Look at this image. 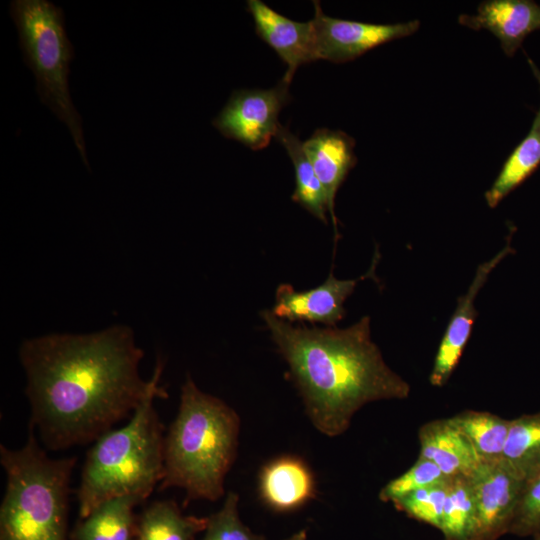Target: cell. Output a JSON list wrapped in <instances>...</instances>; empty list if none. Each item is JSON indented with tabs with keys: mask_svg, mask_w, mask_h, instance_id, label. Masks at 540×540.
<instances>
[{
	"mask_svg": "<svg viewBox=\"0 0 540 540\" xmlns=\"http://www.w3.org/2000/svg\"><path fill=\"white\" fill-rule=\"evenodd\" d=\"M167 397L165 388L158 384L125 426L111 429L94 441L76 490L79 519L115 497L137 495L146 500L159 485L165 436L154 400Z\"/></svg>",
	"mask_w": 540,
	"mask_h": 540,
	"instance_id": "obj_4",
	"label": "cell"
},
{
	"mask_svg": "<svg viewBox=\"0 0 540 540\" xmlns=\"http://www.w3.org/2000/svg\"><path fill=\"white\" fill-rule=\"evenodd\" d=\"M289 85L282 78L270 89L234 91L212 125L224 137L252 150L267 147L281 125V109L291 100Z\"/></svg>",
	"mask_w": 540,
	"mask_h": 540,
	"instance_id": "obj_7",
	"label": "cell"
},
{
	"mask_svg": "<svg viewBox=\"0 0 540 540\" xmlns=\"http://www.w3.org/2000/svg\"><path fill=\"white\" fill-rule=\"evenodd\" d=\"M310 20L315 60L343 63L354 60L384 43L407 37L419 29L420 21L374 24L325 15L319 1Z\"/></svg>",
	"mask_w": 540,
	"mask_h": 540,
	"instance_id": "obj_8",
	"label": "cell"
},
{
	"mask_svg": "<svg viewBox=\"0 0 540 540\" xmlns=\"http://www.w3.org/2000/svg\"><path fill=\"white\" fill-rule=\"evenodd\" d=\"M246 3L257 35L274 49L287 65L283 79L290 83L300 65L316 61L310 20H291L260 0H248Z\"/></svg>",
	"mask_w": 540,
	"mask_h": 540,
	"instance_id": "obj_13",
	"label": "cell"
},
{
	"mask_svg": "<svg viewBox=\"0 0 540 540\" xmlns=\"http://www.w3.org/2000/svg\"><path fill=\"white\" fill-rule=\"evenodd\" d=\"M354 147L355 141L351 136L343 131L327 128L317 129L303 142V149L325 191L336 236L335 197L357 162Z\"/></svg>",
	"mask_w": 540,
	"mask_h": 540,
	"instance_id": "obj_15",
	"label": "cell"
},
{
	"mask_svg": "<svg viewBox=\"0 0 540 540\" xmlns=\"http://www.w3.org/2000/svg\"><path fill=\"white\" fill-rule=\"evenodd\" d=\"M502 459L524 477L540 466V412L510 420Z\"/></svg>",
	"mask_w": 540,
	"mask_h": 540,
	"instance_id": "obj_22",
	"label": "cell"
},
{
	"mask_svg": "<svg viewBox=\"0 0 540 540\" xmlns=\"http://www.w3.org/2000/svg\"><path fill=\"white\" fill-rule=\"evenodd\" d=\"M447 477L430 460L418 457L403 474L390 480L379 492V499L393 504L406 495L429 486L443 483Z\"/></svg>",
	"mask_w": 540,
	"mask_h": 540,
	"instance_id": "obj_24",
	"label": "cell"
},
{
	"mask_svg": "<svg viewBox=\"0 0 540 540\" xmlns=\"http://www.w3.org/2000/svg\"><path fill=\"white\" fill-rule=\"evenodd\" d=\"M23 447L0 445L6 487L0 507V540H71L70 482L76 457L50 458L29 424Z\"/></svg>",
	"mask_w": 540,
	"mask_h": 540,
	"instance_id": "obj_5",
	"label": "cell"
},
{
	"mask_svg": "<svg viewBox=\"0 0 540 540\" xmlns=\"http://www.w3.org/2000/svg\"><path fill=\"white\" fill-rule=\"evenodd\" d=\"M10 14L16 25L20 48L36 79V91L69 129L85 166L89 168L80 114L69 90L73 46L65 30L62 8L47 0H14Z\"/></svg>",
	"mask_w": 540,
	"mask_h": 540,
	"instance_id": "obj_6",
	"label": "cell"
},
{
	"mask_svg": "<svg viewBox=\"0 0 540 540\" xmlns=\"http://www.w3.org/2000/svg\"><path fill=\"white\" fill-rule=\"evenodd\" d=\"M458 22L474 30L490 31L511 57L530 33L540 30V5L531 0H486L479 4L476 14H461Z\"/></svg>",
	"mask_w": 540,
	"mask_h": 540,
	"instance_id": "obj_12",
	"label": "cell"
},
{
	"mask_svg": "<svg viewBox=\"0 0 540 540\" xmlns=\"http://www.w3.org/2000/svg\"><path fill=\"white\" fill-rule=\"evenodd\" d=\"M377 259L368 272L356 279L339 280L330 271L328 278L319 286L296 291L290 284H280L275 294L272 313L287 322H309L336 327L345 316L344 302L353 293L358 282L372 277Z\"/></svg>",
	"mask_w": 540,
	"mask_h": 540,
	"instance_id": "obj_10",
	"label": "cell"
},
{
	"mask_svg": "<svg viewBox=\"0 0 540 540\" xmlns=\"http://www.w3.org/2000/svg\"><path fill=\"white\" fill-rule=\"evenodd\" d=\"M475 502L469 476L447 478L440 531L445 540H467L474 523Z\"/></svg>",
	"mask_w": 540,
	"mask_h": 540,
	"instance_id": "obj_23",
	"label": "cell"
},
{
	"mask_svg": "<svg viewBox=\"0 0 540 540\" xmlns=\"http://www.w3.org/2000/svg\"><path fill=\"white\" fill-rule=\"evenodd\" d=\"M261 316L320 433L343 434L370 402L408 398L410 385L389 368L371 340L368 316L344 329L294 326L268 310Z\"/></svg>",
	"mask_w": 540,
	"mask_h": 540,
	"instance_id": "obj_2",
	"label": "cell"
},
{
	"mask_svg": "<svg viewBox=\"0 0 540 540\" xmlns=\"http://www.w3.org/2000/svg\"><path fill=\"white\" fill-rule=\"evenodd\" d=\"M145 499L124 495L99 505L84 519H79L70 532L71 540H135L134 508Z\"/></svg>",
	"mask_w": 540,
	"mask_h": 540,
	"instance_id": "obj_17",
	"label": "cell"
},
{
	"mask_svg": "<svg viewBox=\"0 0 540 540\" xmlns=\"http://www.w3.org/2000/svg\"><path fill=\"white\" fill-rule=\"evenodd\" d=\"M509 240L510 236L504 248L490 260L478 266L467 292L458 298L456 309L451 316L435 356L434 365L429 377L431 385L436 387L444 386L456 368L470 338L473 323L478 316L474 305L475 298L492 270L508 254L513 252Z\"/></svg>",
	"mask_w": 540,
	"mask_h": 540,
	"instance_id": "obj_11",
	"label": "cell"
},
{
	"mask_svg": "<svg viewBox=\"0 0 540 540\" xmlns=\"http://www.w3.org/2000/svg\"><path fill=\"white\" fill-rule=\"evenodd\" d=\"M446 482L416 490L394 503V506L409 517L441 527L443 506L446 497Z\"/></svg>",
	"mask_w": 540,
	"mask_h": 540,
	"instance_id": "obj_27",
	"label": "cell"
},
{
	"mask_svg": "<svg viewBox=\"0 0 540 540\" xmlns=\"http://www.w3.org/2000/svg\"><path fill=\"white\" fill-rule=\"evenodd\" d=\"M239 495L233 491L226 494L222 507L208 516L207 527L201 540H265L241 520L238 511Z\"/></svg>",
	"mask_w": 540,
	"mask_h": 540,
	"instance_id": "obj_25",
	"label": "cell"
},
{
	"mask_svg": "<svg viewBox=\"0 0 540 540\" xmlns=\"http://www.w3.org/2000/svg\"><path fill=\"white\" fill-rule=\"evenodd\" d=\"M207 523L208 517L184 515L174 500H157L137 515L135 540H194Z\"/></svg>",
	"mask_w": 540,
	"mask_h": 540,
	"instance_id": "obj_19",
	"label": "cell"
},
{
	"mask_svg": "<svg viewBox=\"0 0 540 540\" xmlns=\"http://www.w3.org/2000/svg\"><path fill=\"white\" fill-rule=\"evenodd\" d=\"M533 538H534V540H540V535H537V536H535Z\"/></svg>",
	"mask_w": 540,
	"mask_h": 540,
	"instance_id": "obj_29",
	"label": "cell"
},
{
	"mask_svg": "<svg viewBox=\"0 0 540 540\" xmlns=\"http://www.w3.org/2000/svg\"><path fill=\"white\" fill-rule=\"evenodd\" d=\"M509 533L520 537L540 535V466L524 477Z\"/></svg>",
	"mask_w": 540,
	"mask_h": 540,
	"instance_id": "obj_26",
	"label": "cell"
},
{
	"mask_svg": "<svg viewBox=\"0 0 540 540\" xmlns=\"http://www.w3.org/2000/svg\"><path fill=\"white\" fill-rule=\"evenodd\" d=\"M239 431L237 412L201 391L187 374L178 413L164 437V471L158 490L183 489V507L193 500L223 497L226 475L237 457Z\"/></svg>",
	"mask_w": 540,
	"mask_h": 540,
	"instance_id": "obj_3",
	"label": "cell"
},
{
	"mask_svg": "<svg viewBox=\"0 0 540 540\" xmlns=\"http://www.w3.org/2000/svg\"><path fill=\"white\" fill-rule=\"evenodd\" d=\"M528 63L540 86V70L528 58ZM540 166V106L531 128L522 141L508 156L497 178L485 193L489 207H496L511 191L522 184Z\"/></svg>",
	"mask_w": 540,
	"mask_h": 540,
	"instance_id": "obj_18",
	"label": "cell"
},
{
	"mask_svg": "<svg viewBox=\"0 0 540 540\" xmlns=\"http://www.w3.org/2000/svg\"><path fill=\"white\" fill-rule=\"evenodd\" d=\"M284 540H307V530L300 529Z\"/></svg>",
	"mask_w": 540,
	"mask_h": 540,
	"instance_id": "obj_28",
	"label": "cell"
},
{
	"mask_svg": "<svg viewBox=\"0 0 540 540\" xmlns=\"http://www.w3.org/2000/svg\"><path fill=\"white\" fill-rule=\"evenodd\" d=\"M275 138L283 145L294 165L296 186L292 200L327 224V213H329L327 197L303 149V142L282 125Z\"/></svg>",
	"mask_w": 540,
	"mask_h": 540,
	"instance_id": "obj_20",
	"label": "cell"
},
{
	"mask_svg": "<svg viewBox=\"0 0 540 540\" xmlns=\"http://www.w3.org/2000/svg\"><path fill=\"white\" fill-rule=\"evenodd\" d=\"M418 437L419 457L435 463L447 478L470 476L483 462L449 418L423 424Z\"/></svg>",
	"mask_w": 540,
	"mask_h": 540,
	"instance_id": "obj_16",
	"label": "cell"
},
{
	"mask_svg": "<svg viewBox=\"0 0 540 540\" xmlns=\"http://www.w3.org/2000/svg\"><path fill=\"white\" fill-rule=\"evenodd\" d=\"M258 493L264 505L278 513L300 509L316 497V482L309 465L294 455L267 462L258 476Z\"/></svg>",
	"mask_w": 540,
	"mask_h": 540,
	"instance_id": "obj_14",
	"label": "cell"
},
{
	"mask_svg": "<svg viewBox=\"0 0 540 540\" xmlns=\"http://www.w3.org/2000/svg\"><path fill=\"white\" fill-rule=\"evenodd\" d=\"M143 355L124 325L24 341L19 358L27 380L29 424L45 448L58 451L94 442L133 415L163 370L158 358L152 377L143 380Z\"/></svg>",
	"mask_w": 540,
	"mask_h": 540,
	"instance_id": "obj_1",
	"label": "cell"
},
{
	"mask_svg": "<svg viewBox=\"0 0 540 540\" xmlns=\"http://www.w3.org/2000/svg\"><path fill=\"white\" fill-rule=\"evenodd\" d=\"M483 462L502 459L510 420L486 411L465 410L449 418Z\"/></svg>",
	"mask_w": 540,
	"mask_h": 540,
	"instance_id": "obj_21",
	"label": "cell"
},
{
	"mask_svg": "<svg viewBox=\"0 0 540 540\" xmlns=\"http://www.w3.org/2000/svg\"><path fill=\"white\" fill-rule=\"evenodd\" d=\"M469 478L475 516L467 540H497L509 533L524 476L500 459L482 462Z\"/></svg>",
	"mask_w": 540,
	"mask_h": 540,
	"instance_id": "obj_9",
	"label": "cell"
}]
</instances>
